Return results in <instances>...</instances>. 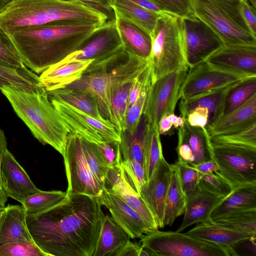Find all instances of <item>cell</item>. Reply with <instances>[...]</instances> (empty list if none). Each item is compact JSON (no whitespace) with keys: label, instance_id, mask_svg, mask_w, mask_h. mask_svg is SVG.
Instances as JSON below:
<instances>
[{"label":"cell","instance_id":"6da1fadb","mask_svg":"<svg viewBox=\"0 0 256 256\" xmlns=\"http://www.w3.org/2000/svg\"><path fill=\"white\" fill-rule=\"evenodd\" d=\"M60 204L26 214L32 240L48 256H94L104 217L96 197L67 194Z\"/></svg>","mask_w":256,"mask_h":256},{"label":"cell","instance_id":"7a4b0ae2","mask_svg":"<svg viewBox=\"0 0 256 256\" xmlns=\"http://www.w3.org/2000/svg\"><path fill=\"white\" fill-rule=\"evenodd\" d=\"M101 27L48 24L22 28L8 36L24 66L38 74L81 48Z\"/></svg>","mask_w":256,"mask_h":256},{"label":"cell","instance_id":"3957f363","mask_svg":"<svg viewBox=\"0 0 256 256\" xmlns=\"http://www.w3.org/2000/svg\"><path fill=\"white\" fill-rule=\"evenodd\" d=\"M108 18L81 2L66 0H12L0 13V28L8 35L18 30L48 24H94Z\"/></svg>","mask_w":256,"mask_h":256},{"label":"cell","instance_id":"277c9868","mask_svg":"<svg viewBox=\"0 0 256 256\" xmlns=\"http://www.w3.org/2000/svg\"><path fill=\"white\" fill-rule=\"evenodd\" d=\"M0 90L34 136L63 156L70 131L46 90L28 92L4 86Z\"/></svg>","mask_w":256,"mask_h":256},{"label":"cell","instance_id":"5b68a950","mask_svg":"<svg viewBox=\"0 0 256 256\" xmlns=\"http://www.w3.org/2000/svg\"><path fill=\"white\" fill-rule=\"evenodd\" d=\"M148 64V60L128 53L121 60L107 66L84 72L78 78L62 88L92 95L96 100L102 117L110 120V89L118 84L134 82Z\"/></svg>","mask_w":256,"mask_h":256},{"label":"cell","instance_id":"8992f818","mask_svg":"<svg viewBox=\"0 0 256 256\" xmlns=\"http://www.w3.org/2000/svg\"><path fill=\"white\" fill-rule=\"evenodd\" d=\"M150 35L152 48L148 60L152 83L172 72L188 70L180 16L164 10L158 12Z\"/></svg>","mask_w":256,"mask_h":256},{"label":"cell","instance_id":"52a82bcc","mask_svg":"<svg viewBox=\"0 0 256 256\" xmlns=\"http://www.w3.org/2000/svg\"><path fill=\"white\" fill-rule=\"evenodd\" d=\"M190 3L194 14L224 45L256 46V36L244 19L240 0H190Z\"/></svg>","mask_w":256,"mask_h":256},{"label":"cell","instance_id":"ba28073f","mask_svg":"<svg viewBox=\"0 0 256 256\" xmlns=\"http://www.w3.org/2000/svg\"><path fill=\"white\" fill-rule=\"evenodd\" d=\"M140 244L150 256H232L229 248L202 240L186 233L158 230L144 235Z\"/></svg>","mask_w":256,"mask_h":256},{"label":"cell","instance_id":"9c48e42d","mask_svg":"<svg viewBox=\"0 0 256 256\" xmlns=\"http://www.w3.org/2000/svg\"><path fill=\"white\" fill-rule=\"evenodd\" d=\"M127 54L123 48L114 20L108 22L97 30L81 48L52 66L92 60V62L85 70L91 71L107 66L122 58Z\"/></svg>","mask_w":256,"mask_h":256},{"label":"cell","instance_id":"30bf717a","mask_svg":"<svg viewBox=\"0 0 256 256\" xmlns=\"http://www.w3.org/2000/svg\"><path fill=\"white\" fill-rule=\"evenodd\" d=\"M63 158L68 180L67 194H84L96 197L104 206L106 188L87 162L80 136L68 134Z\"/></svg>","mask_w":256,"mask_h":256},{"label":"cell","instance_id":"8fae6325","mask_svg":"<svg viewBox=\"0 0 256 256\" xmlns=\"http://www.w3.org/2000/svg\"><path fill=\"white\" fill-rule=\"evenodd\" d=\"M212 146L218 172L233 189L256 184V147L230 144Z\"/></svg>","mask_w":256,"mask_h":256},{"label":"cell","instance_id":"7c38bea8","mask_svg":"<svg viewBox=\"0 0 256 256\" xmlns=\"http://www.w3.org/2000/svg\"><path fill=\"white\" fill-rule=\"evenodd\" d=\"M188 71L183 70L172 72L151 84L142 113L148 124L158 126L164 116L174 113Z\"/></svg>","mask_w":256,"mask_h":256},{"label":"cell","instance_id":"4fadbf2b","mask_svg":"<svg viewBox=\"0 0 256 256\" xmlns=\"http://www.w3.org/2000/svg\"><path fill=\"white\" fill-rule=\"evenodd\" d=\"M48 98L70 132L96 144L120 142V136L110 120H100L66 102Z\"/></svg>","mask_w":256,"mask_h":256},{"label":"cell","instance_id":"5bb4252c","mask_svg":"<svg viewBox=\"0 0 256 256\" xmlns=\"http://www.w3.org/2000/svg\"><path fill=\"white\" fill-rule=\"evenodd\" d=\"M181 24L188 68L204 61L224 45L218 35L194 14L181 17Z\"/></svg>","mask_w":256,"mask_h":256},{"label":"cell","instance_id":"9a60e30c","mask_svg":"<svg viewBox=\"0 0 256 256\" xmlns=\"http://www.w3.org/2000/svg\"><path fill=\"white\" fill-rule=\"evenodd\" d=\"M204 61L216 70L244 78L256 77V46L224 45Z\"/></svg>","mask_w":256,"mask_h":256},{"label":"cell","instance_id":"2e32d148","mask_svg":"<svg viewBox=\"0 0 256 256\" xmlns=\"http://www.w3.org/2000/svg\"><path fill=\"white\" fill-rule=\"evenodd\" d=\"M176 148L178 161L192 166L210 160L216 161L210 135L206 128L192 126L185 120L178 132Z\"/></svg>","mask_w":256,"mask_h":256},{"label":"cell","instance_id":"e0dca14e","mask_svg":"<svg viewBox=\"0 0 256 256\" xmlns=\"http://www.w3.org/2000/svg\"><path fill=\"white\" fill-rule=\"evenodd\" d=\"M214 70L203 61L190 68L181 86L180 98L188 99L244 79Z\"/></svg>","mask_w":256,"mask_h":256},{"label":"cell","instance_id":"ac0fdd59","mask_svg":"<svg viewBox=\"0 0 256 256\" xmlns=\"http://www.w3.org/2000/svg\"><path fill=\"white\" fill-rule=\"evenodd\" d=\"M173 170L172 164L162 156L140 189V195L153 214L158 228H164V202Z\"/></svg>","mask_w":256,"mask_h":256},{"label":"cell","instance_id":"d6986e66","mask_svg":"<svg viewBox=\"0 0 256 256\" xmlns=\"http://www.w3.org/2000/svg\"><path fill=\"white\" fill-rule=\"evenodd\" d=\"M0 182V186L8 198L21 204L26 197L40 190L8 150L2 162Z\"/></svg>","mask_w":256,"mask_h":256},{"label":"cell","instance_id":"ffe728a7","mask_svg":"<svg viewBox=\"0 0 256 256\" xmlns=\"http://www.w3.org/2000/svg\"><path fill=\"white\" fill-rule=\"evenodd\" d=\"M104 186L106 190L120 198L136 210L152 232L158 230L153 214L140 195L133 191L123 180L120 166L108 169Z\"/></svg>","mask_w":256,"mask_h":256},{"label":"cell","instance_id":"44dd1931","mask_svg":"<svg viewBox=\"0 0 256 256\" xmlns=\"http://www.w3.org/2000/svg\"><path fill=\"white\" fill-rule=\"evenodd\" d=\"M104 206L109 210L112 220L130 238H140L152 232L136 210L120 198L106 190Z\"/></svg>","mask_w":256,"mask_h":256},{"label":"cell","instance_id":"7402d4cb","mask_svg":"<svg viewBox=\"0 0 256 256\" xmlns=\"http://www.w3.org/2000/svg\"><path fill=\"white\" fill-rule=\"evenodd\" d=\"M114 12L115 24L124 49L128 53L148 60L152 48L150 34L118 12Z\"/></svg>","mask_w":256,"mask_h":256},{"label":"cell","instance_id":"603a6c76","mask_svg":"<svg viewBox=\"0 0 256 256\" xmlns=\"http://www.w3.org/2000/svg\"><path fill=\"white\" fill-rule=\"evenodd\" d=\"M186 194L184 216L176 231L182 232L196 223L212 222V213L222 198L198 188Z\"/></svg>","mask_w":256,"mask_h":256},{"label":"cell","instance_id":"cb8c5ba5","mask_svg":"<svg viewBox=\"0 0 256 256\" xmlns=\"http://www.w3.org/2000/svg\"><path fill=\"white\" fill-rule=\"evenodd\" d=\"M186 234L198 239L226 247L231 250L235 256H238L235 250L240 243L256 236L230 228L214 222L199 223Z\"/></svg>","mask_w":256,"mask_h":256},{"label":"cell","instance_id":"d4e9b609","mask_svg":"<svg viewBox=\"0 0 256 256\" xmlns=\"http://www.w3.org/2000/svg\"><path fill=\"white\" fill-rule=\"evenodd\" d=\"M26 218V212L22 204L6 206L0 219V246L13 242L34 241Z\"/></svg>","mask_w":256,"mask_h":256},{"label":"cell","instance_id":"484cf974","mask_svg":"<svg viewBox=\"0 0 256 256\" xmlns=\"http://www.w3.org/2000/svg\"><path fill=\"white\" fill-rule=\"evenodd\" d=\"M238 82L193 98L186 100L181 98L179 104L180 116L186 120L188 114L195 108H206L208 111V124L206 128L208 130L222 116L226 96Z\"/></svg>","mask_w":256,"mask_h":256},{"label":"cell","instance_id":"4316f807","mask_svg":"<svg viewBox=\"0 0 256 256\" xmlns=\"http://www.w3.org/2000/svg\"><path fill=\"white\" fill-rule=\"evenodd\" d=\"M256 210V184L234 188L215 207L211 214L212 221L240 212Z\"/></svg>","mask_w":256,"mask_h":256},{"label":"cell","instance_id":"83f0119b","mask_svg":"<svg viewBox=\"0 0 256 256\" xmlns=\"http://www.w3.org/2000/svg\"><path fill=\"white\" fill-rule=\"evenodd\" d=\"M256 123V94L246 103L221 116L208 131L210 136L230 133Z\"/></svg>","mask_w":256,"mask_h":256},{"label":"cell","instance_id":"f1b7e54d","mask_svg":"<svg viewBox=\"0 0 256 256\" xmlns=\"http://www.w3.org/2000/svg\"><path fill=\"white\" fill-rule=\"evenodd\" d=\"M93 60H78L54 66H51L40 76L46 90L64 87L78 78Z\"/></svg>","mask_w":256,"mask_h":256},{"label":"cell","instance_id":"f546056e","mask_svg":"<svg viewBox=\"0 0 256 256\" xmlns=\"http://www.w3.org/2000/svg\"><path fill=\"white\" fill-rule=\"evenodd\" d=\"M130 237L108 215H105L94 256H116Z\"/></svg>","mask_w":256,"mask_h":256},{"label":"cell","instance_id":"4dcf8cb0","mask_svg":"<svg viewBox=\"0 0 256 256\" xmlns=\"http://www.w3.org/2000/svg\"><path fill=\"white\" fill-rule=\"evenodd\" d=\"M46 92L49 97L66 102L100 120H106L102 116L96 100L87 92L66 88Z\"/></svg>","mask_w":256,"mask_h":256},{"label":"cell","instance_id":"1f68e13d","mask_svg":"<svg viewBox=\"0 0 256 256\" xmlns=\"http://www.w3.org/2000/svg\"><path fill=\"white\" fill-rule=\"evenodd\" d=\"M173 166L168 189L164 202V227L171 226L177 218L184 214L186 194L180 184L178 172Z\"/></svg>","mask_w":256,"mask_h":256},{"label":"cell","instance_id":"d6a6232c","mask_svg":"<svg viewBox=\"0 0 256 256\" xmlns=\"http://www.w3.org/2000/svg\"><path fill=\"white\" fill-rule=\"evenodd\" d=\"M114 11L138 25L150 34L156 24L158 12L146 9L130 0H110Z\"/></svg>","mask_w":256,"mask_h":256},{"label":"cell","instance_id":"836d02e7","mask_svg":"<svg viewBox=\"0 0 256 256\" xmlns=\"http://www.w3.org/2000/svg\"><path fill=\"white\" fill-rule=\"evenodd\" d=\"M0 76L8 80L12 87L18 90L32 92L44 89L37 74L27 68L15 67L1 60Z\"/></svg>","mask_w":256,"mask_h":256},{"label":"cell","instance_id":"e575fe53","mask_svg":"<svg viewBox=\"0 0 256 256\" xmlns=\"http://www.w3.org/2000/svg\"><path fill=\"white\" fill-rule=\"evenodd\" d=\"M158 126L146 124L144 134V168L146 181L164 156Z\"/></svg>","mask_w":256,"mask_h":256},{"label":"cell","instance_id":"d590c367","mask_svg":"<svg viewBox=\"0 0 256 256\" xmlns=\"http://www.w3.org/2000/svg\"><path fill=\"white\" fill-rule=\"evenodd\" d=\"M147 121L142 114L138 130L133 134L124 132L120 142L122 160H134L144 166V128Z\"/></svg>","mask_w":256,"mask_h":256},{"label":"cell","instance_id":"8d00e7d4","mask_svg":"<svg viewBox=\"0 0 256 256\" xmlns=\"http://www.w3.org/2000/svg\"><path fill=\"white\" fill-rule=\"evenodd\" d=\"M133 82L120 84L112 87L110 93V104L111 112L110 122L120 134L127 110L128 98Z\"/></svg>","mask_w":256,"mask_h":256},{"label":"cell","instance_id":"74e56055","mask_svg":"<svg viewBox=\"0 0 256 256\" xmlns=\"http://www.w3.org/2000/svg\"><path fill=\"white\" fill-rule=\"evenodd\" d=\"M66 192L60 190H40L28 197L21 204L26 214L42 212L62 202L67 197Z\"/></svg>","mask_w":256,"mask_h":256},{"label":"cell","instance_id":"f35d334b","mask_svg":"<svg viewBox=\"0 0 256 256\" xmlns=\"http://www.w3.org/2000/svg\"><path fill=\"white\" fill-rule=\"evenodd\" d=\"M256 94V77L244 78L236 82L226 96L222 116L240 107Z\"/></svg>","mask_w":256,"mask_h":256},{"label":"cell","instance_id":"ab89813d","mask_svg":"<svg viewBox=\"0 0 256 256\" xmlns=\"http://www.w3.org/2000/svg\"><path fill=\"white\" fill-rule=\"evenodd\" d=\"M212 222L231 229L256 235V210L234 213Z\"/></svg>","mask_w":256,"mask_h":256},{"label":"cell","instance_id":"60d3db41","mask_svg":"<svg viewBox=\"0 0 256 256\" xmlns=\"http://www.w3.org/2000/svg\"><path fill=\"white\" fill-rule=\"evenodd\" d=\"M210 136L213 144H230L256 148V123L230 133Z\"/></svg>","mask_w":256,"mask_h":256},{"label":"cell","instance_id":"b9f144b4","mask_svg":"<svg viewBox=\"0 0 256 256\" xmlns=\"http://www.w3.org/2000/svg\"><path fill=\"white\" fill-rule=\"evenodd\" d=\"M151 84L150 78L144 84L136 100L126 110L123 121L122 132H126L133 134L138 130L144 112L148 92Z\"/></svg>","mask_w":256,"mask_h":256},{"label":"cell","instance_id":"7bdbcfd3","mask_svg":"<svg viewBox=\"0 0 256 256\" xmlns=\"http://www.w3.org/2000/svg\"><path fill=\"white\" fill-rule=\"evenodd\" d=\"M81 140L87 162L98 180L104 186L109 168L104 163L97 144L82 138Z\"/></svg>","mask_w":256,"mask_h":256},{"label":"cell","instance_id":"ee69618b","mask_svg":"<svg viewBox=\"0 0 256 256\" xmlns=\"http://www.w3.org/2000/svg\"><path fill=\"white\" fill-rule=\"evenodd\" d=\"M198 188L221 198L227 196L233 190L230 184L218 171L202 174Z\"/></svg>","mask_w":256,"mask_h":256},{"label":"cell","instance_id":"f6af8a7d","mask_svg":"<svg viewBox=\"0 0 256 256\" xmlns=\"http://www.w3.org/2000/svg\"><path fill=\"white\" fill-rule=\"evenodd\" d=\"M120 168L124 182L133 191L140 195V189L146 182L143 165L134 160H122Z\"/></svg>","mask_w":256,"mask_h":256},{"label":"cell","instance_id":"bcb514c9","mask_svg":"<svg viewBox=\"0 0 256 256\" xmlns=\"http://www.w3.org/2000/svg\"><path fill=\"white\" fill-rule=\"evenodd\" d=\"M0 256H48L34 241L10 243L0 246Z\"/></svg>","mask_w":256,"mask_h":256},{"label":"cell","instance_id":"7dc6e473","mask_svg":"<svg viewBox=\"0 0 256 256\" xmlns=\"http://www.w3.org/2000/svg\"><path fill=\"white\" fill-rule=\"evenodd\" d=\"M176 168L182 188L186 194L198 188V181L202 174L192 166L180 161L173 164Z\"/></svg>","mask_w":256,"mask_h":256},{"label":"cell","instance_id":"c3c4849f","mask_svg":"<svg viewBox=\"0 0 256 256\" xmlns=\"http://www.w3.org/2000/svg\"><path fill=\"white\" fill-rule=\"evenodd\" d=\"M0 60L19 68H26L10 36L0 28Z\"/></svg>","mask_w":256,"mask_h":256},{"label":"cell","instance_id":"681fc988","mask_svg":"<svg viewBox=\"0 0 256 256\" xmlns=\"http://www.w3.org/2000/svg\"><path fill=\"white\" fill-rule=\"evenodd\" d=\"M97 146L104 163L109 168L120 166L122 158L120 142H102Z\"/></svg>","mask_w":256,"mask_h":256},{"label":"cell","instance_id":"f907efd6","mask_svg":"<svg viewBox=\"0 0 256 256\" xmlns=\"http://www.w3.org/2000/svg\"><path fill=\"white\" fill-rule=\"evenodd\" d=\"M162 10L170 12L180 17L194 14L190 0H148Z\"/></svg>","mask_w":256,"mask_h":256},{"label":"cell","instance_id":"816d5d0a","mask_svg":"<svg viewBox=\"0 0 256 256\" xmlns=\"http://www.w3.org/2000/svg\"><path fill=\"white\" fill-rule=\"evenodd\" d=\"M186 120L192 126L206 128L208 120V110L197 106L188 114Z\"/></svg>","mask_w":256,"mask_h":256},{"label":"cell","instance_id":"f5cc1de1","mask_svg":"<svg viewBox=\"0 0 256 256\" xmlns=\"http://www.w3.org/2000/svg\"><path fill=\"white\" fill-rule=\"evenodd\" d=\"M242 16L253 34L256 36V8L248 0H240Z\"/></svg>","mask_w":256,"mask_h":256},{"label":"cell","instance_id":"db71d44e","mask_svg":"<svg viewBox=\"0 0 256 256\" xmlns=\"http://www.w3.org/2000/svg\"><path fill=\"white\" fill-rule=\"evenodd\" d=\"M141 244L129 240L118 252L116 256H139Z\"/></svg>","mask_w":256,"mask_h":256},{"label":"cell","instance_id":"11a10c76","mask_svg":"<svg viewBox=\"0 0 256 256\" xmlns=\"http://www.w3.org/2000/svg\"><path fill=\"white\" fill-rule=\"evenodd\" d=\"M199 172L202 174H209L218 171V167L216 161L210 160L202 162L194 166Z\"/></svg>","mask_w":256,"mask_h":256},{"label":"cell","instance_id":"9f6ffc18","mask_svg":"<svg viewBox=\"0 0 256 256\" xmlns=\"http://www.w3.org/2000/svg\"><path fill=\"white\" fill-rule=\"evenodd\" d=\"M138 5L148 10L158 12L162 10L159 6L148 0H130Z\"/></svg>","mask_w":256,"mask_h":256},{"label":"cell","instance_id":"6f0895ef","mask_svg":"<svg viewBox=\"0 0 256 256\" xmlns=\"http://www.w3.org/2000/svg\"><path fill=\"white\" fill-rule=\"evenodd\" d=\"M168 116H164L158 122V129L160 134H166L172 126V124L168 120Z\"/></svg>","mask_w":256,"mask_h":256},{"label":"cell","instance_id":"680465c9","mask_svg":"<svg viewBox=\"0 0 256 256\" xmlns=\"http://www.w3.org/2000/svg\"><path fill=\"white\" fill-rule=\"evenodd\" d=\"M7 150H8L7 139L5 136L4 130L0 128V174L2 158Z\"/></svg>","mask_w":256,"mask_h":256},{"label":"cell","instance_id":"91938a15","mask_svg":"<svg viewBox=\"0 0 256 256\" xmlns=\"http://www.w3.org/2000/svg\"><path fill=\"white\" fill-rule=\"evenodd\" d=\"M7 200L8 196L0 186V212L2 211L6 207Z\"/></svg>","mask_w":256,"mask_h":256},{"label":"cell","instance_id":"94428289","mask_svg":"<svg viewBox=\"0 0 256 256\" xmlns=\"http://www.w3.org/2000/svg\"><path fill=\"white\" fill-rule=\"evenodd\" d=\"M168 118L169 121L172 124V126H174V128H178L177 121L178 116L174 113L168 115Z\"/></svg>","mask_w":256,"mask_h":256},{"label":"cell","instance_id":"6125c7cd","mask_svg":"<svg viewBox=\"0 0 256 256\" xmlns=\"http://www.w3.org/2000/svg\"><path fill=\"white\" fill-rule=\"evenodd\" d=\"M4 86H12V85L8 80L0 76V88Z\"/></svg>","mask_w":256,"mask_h":256},{"label":"cell","instance_id":"be15d7a7","mask_svg":"<svg viewBox=\"0 0 256 256\" xmlns=\"http://www.w3.org/2000/svg\"><path fill=\"white\" fill-rule=\"evenodd\" d=\"M12 0H0V13Z\"/></svg>","mask_w":256,"mask_h":256},{"label":"cell","instance_id":"e7e4bbea","mask_svg":"<svg viewBox=\"0 0 256 256\" xmlns=\"http://www.w3.org/2000/svg\"><path fill=\"white\" fill-rule=\"evenodd\" d=\"M248 2L254 8H256V0H248Z\"/></svg>","mask_w":256,"mask_h":256},{"label":"cell","instance_id":"03108f58","mask_svg":"<svg viewBox=\"0 0 256 256\" xmlns=\"http://www.w3.org/2000/svg\"><path fill=\"white\" fill-rule=\"evenodd\" d=\"M2 211L0 212V219L1 215H2Z\"/></svg>","mask_w":256,"mask_h":256}]
</instances>
